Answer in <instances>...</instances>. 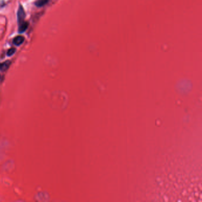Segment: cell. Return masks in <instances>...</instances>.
<instances>
[{
	"label": "cell",
	"instance_id": "5",
	"mask_svg": "<svg viewBox=\"0 0 202 202\" xmlns=\"http://www.w3.org/2000/svg\"><path fill=\"white\" fill-rule=\"evenodd\" d=\"M47 0H38L36 3V6L37 7H42L47 3Z\"/></svg>",
	"mask_w": 202,
	"mask_h": 202
},
{
	"label": "cell",
	"instance_id": "6",
	"mask_svg": "<svg viewBox=\"0 0 202 202\" xmlns=\"http://www.w3.org/2000/svg\"><path fill=\"white\" fill-rule=\"evenodd\" d=\"M16 52V49L14 48H11L9 49L7 52V55L8 56H11L13 55Z\"/></svg>",
	"mask_w": 202,
	"mask_h": 202
},
{
	"label": "cell",
	"instance_id": "2",
	"mask_svg": "<svg viewBox=\"0 0 202 202\" xmlns=\"http://www.w3.org/2000/svg\"><path fill=\"white\" fill-rule=\"evenodd\" d=\"M24 41V38L23 36H16L14 39L13 43L17 46H19V45L21 44Z\"/></svg>",
	"mask_w": 202,
	"mask_h": 202
},
{
	"label": "cell",
	"instance_id": "3",
	"mask_svg": "<svg viewBox=\"0 0 202 202\" xmlns=\"http://www.w3.org/2000/svg\"><path fill=\"white\" fill-rule=\"evenodd\" d=\"M28 28V23L27 22H23L20 24V26L19 27V32L23 33Z\"/></svg>",
	"mask_w": 202,
	"mask_h": 202
},
{
	"label": "cell",
	"instance_id": "1",
	"mask_svg": "<svg viewBox=\"0 0 202 202\" xmlns=\"http://www.w3.org/2000/svg\"><path fill=\"white\" fill-rule=\"evenodd\" d=\"M17 17H18V20L21 22L23 21V20L24 18L25 17V13L23 10V8L21 6H20L19 7L18 11V13H17Z\"/></svg>",
	"mask_w": 202,
	"mask_h": 202
},
{
	"label": "cell",
	"instance_id": "4",
	"mask_svg": "<svg viewBox=\"0 0 202 202\" xmlns=\"http://www.w3.org/2000/svg\"><path fill=\"white\" fill-rule=\"evenodd\" d=\"M10 61H7V62H5L1 64H0V69L2 70V71L6 70L8 68V66H10Z\"/></svg>",
	"mask_w": 202,
	"mask_h": 202
}]
</instances>
